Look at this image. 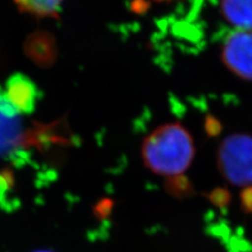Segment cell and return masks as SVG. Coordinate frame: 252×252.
<instances>
[{"instance_id": "9", "label": "cell", "mask_w": 252, "mask_h": 252, "mask_svg": "<svg viewBox=\"0 0 252 252\" xmlns=\"http://www.w3.org/2000/svg\"><path fill=\"white\" fill-rule=\"evenodd\" d=\"M210 201L218 207H224L230 201V194L222 188H217L209 195Z\"/></svg>"}, {"instance_id": "11", "label": "cell", "mask_w": 252, "mask_h": 252, "mask_svg": "<svg viewBox=\"0 0 252 252\" xmlns=\"http://www.w3.org/2000/svg\"><path fill=\"white\" fill-rule=\"evenodd\" d=\"M37 252H50V251H37Z\"/></svg>"}, {"instance_id": "7", "label": "cell", "mask_w": 252, "mask_h": 252, "mask_svg": "<svg viewBox=\"0 0 252 252\" xmlns=\"http://www.w3.org/2000/svg\"><path fill=\"white\" fill-rule=\"evenodd\" d=\"M21 11L37 17L57 16L63 0H14Z\"/></svg>"}, {"instance_id": "1", "label": "cell", "mask_w": 252, "mask_h": 252, "mask_svg": "<svg viewBox=\"0 0 252 252\" xmlns=\"http://www.w3.org/2000/svg\"><path fill=\"white\" fill-rule=\"evenodd\" d=\"M142 157L145 166L157 175L180 176L193 160V140L180 123L164 124L145 138Z\"/></svg>"}, {"instance_id": "12", "label": "cell", "mask_w": 252, "mask_h": 252, "mask_svg": "<svg viewBox=\"0 0 252 252\" xmlns=\"http://www.w3.org/2000/svg\"><path fill=\"white\" fill-rule=\"evenodd\" d=\"M159 1H161V0H159Z\"/></svg>"}, {"instance_id": "10", "label": "cell", "mask_w": 252, "mask_h": 252, "mask_svg": "<svg viewBox=\"0 0 252 252\" xmlns=\"http://www.w3.org/2000/svg\"><path fill=\"white\" fill-rule=\"evenodd\" d=\"M241 203L244 210L252 212V186H248L244 189L241 194Z\"/></svg>"}, {"instance_id": "3", "label": "cell", "mask_w": 252, "mask_h": 252, "mask_svg": "<svg viewBox=\"0 0 252 252\" xmlns=\"http://www.w3.org/2000/svg\"><path fill=\"white\" fill-rule=\"evenodd\" d=\"M21 116L13 115L0 107V155L7 154L30 143L54 141L57 138V126L36 125L25 127Z\"/></svg>"}, {"instance_id": "4", "label": "cell", "mask_w": 252, "mask_h": 252, "mask_svg": "<svg viewBox=\"0 0 252 252\" xmlns=\"http://www.w3.org/2000/svg\"><path fill=\"white\" fill-rule=\"evenodd\" d=\"M39 98L40 91L26 75L15 74L0 84V105L16 115L33 113Z\"/></svg>"}, {"instance_id": "2", "label": "cell", "mask_w": 252, "mask_h": 252, "mask_svg": "<svg viewBox=\"0 0 252 252\" xmlns=\"http://www.w3.org/2000/svg\"><path fill=\"white\" fill-rule=\"evenodd\" d=\"M218 168L228 182L252 186V136L233 133L218 149Z\"/></svg>"}, {"instance_id": "5", "label": "cell", "mask_w": 252, "mask_h": 252, "mask_svg": "<svg viewBox=\"0 0 252 252\" xmlns=\"http://www.w3.org/2000/svg\"><path fill=\"white\" fill-rule=\"evenodd\" d=\"M220 57L232 74L252 81V30H235L228 35Z\"/></svg>"}, {"instance_id": "6", "label": "cell", "mask_w": 252, "mask_h": 252, "mask_svg": "<svg viewBox=\"0 0 252 252\" xmlns=\"http://www.w3.org/2000/svg\"><path fill=\"white\" fill-rule=\"evenodd\" d=\"M220 10L235 30H252V0H220Z\"/></svg>"}, {"instance_id": "8", "label": "cell", "mask_w": 252, "mask_h": 252, "mask_svg": "<svg viewBox=\"0 0 252 252\" xmlns=\"http://www.w3.org/2000/svg\"><path fill=\"white\" fill-rule=\"evenodd\" d=\"M166 187L168 192L177 196V198H187V196L191 195L193 192L191 183L185 177L181 175L168 178Z\"/></svg>"}]
</instances>
